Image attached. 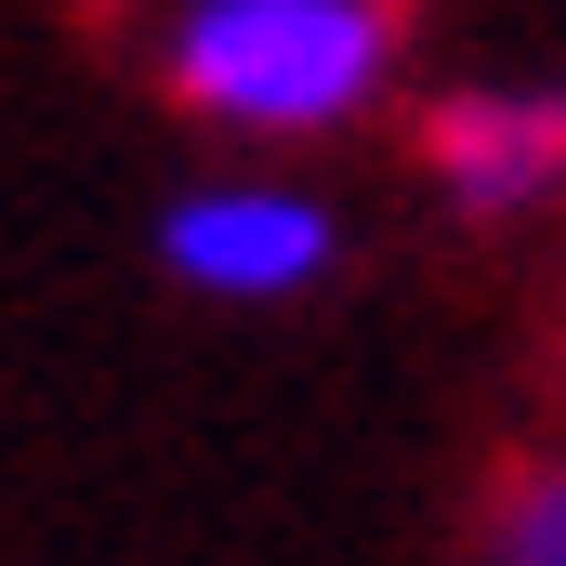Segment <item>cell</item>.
I'll use <instances>...</instances> for the list:
<instances>
[{"label": "cell", "instance_id": "1", "mask_svg": "<svg viewBox=\"0 0 566 566\" xmlns=\"http://www.w3.org/2000/svg\"><path fill=\"white\" fill-rule=\"evenodd\" d=\"M145 93L211 158H329L409 119L422 0H145Z\"/></svg>", "mask_w": 566, "mask_h": 566}, {"label": "cell", "instance_id": "2", "mask_svg": "<svg viewBox=\"0 0 566 566\" xmlns=\"http://www.w3.org/2000/svg\"><path fill=\"white\" fill-rule=\"evenodd\" d=\"M158 277L211 316H303L356 264V211L316 185V158H198L158 224H145Z\"/></svg>", "mask_w": 566, "mask_h": 566}, {"label": "cell", "instance_id": "3", "mask_svg": "<svg viewBox=\"0 0 566 566\" xmlns=\"http://www.w3.org/2000/svg\"><path fill=\"white\" fill-rule=\"evenodd\" d=\"M409 185L434 224L461 238H514L566 211V80H422L409 93Z\"/></svg>", "mask_w": 566, "mask_h": 566}, {"label": "cell", "instance_id": "4", "mask_svg": "<svg viewBox=\"0 0 566 566\" xmlns=\"http://www.w3.org/2000/svg\"><path fill=\"white\" fill-rule=\"evenodd\" d=\"M461 566H566V434H527L474 474Z\"/></svg>", "mask_w": 566, "mask_h": 566}]
</instances>
